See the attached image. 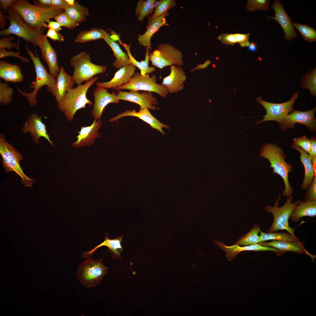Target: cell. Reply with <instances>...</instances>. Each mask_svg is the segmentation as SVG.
<instances>
[{"instance_id": "6da1fadb", "label": "cell", "mask_w": 316, "mask_h": 316, "mask_svg": "<svg viewBox=\"0 0 316 316\" xmlns=\"http://www.w3.org/2000/svg\"><path fill=\"white\" fill-rule=\"evenodd\" d=\"M10 7L20 15L24 22L34 29L44 30L47 25V20L63 12V10L52 7L42 8L33 5L27 0H15Z\"/></svg>"}, {"instance_id": "7a4b0ae2", "label": "cell", "mask_w": 316, "mask_h": 316, "mask_svg": "<svg viewBox=\"0 0 316 316\" xmlns=\"http://www.w3.org/2000/svg\"><path fill=\"white\" fill-rule=\"evenodd\" d=\"M25 49L35 66L36 80L29 86L30 88L33 89L30 92L22 91L18 87H16L20 93L27 98L30 106L33 107L37 105V94L42 87L46 86L47 91L52 94L53 93L56 87V78L48 72L45 66L41 62L36 51L35 55L27 44L26 45Z\"/></svg>"}, {"instance_id": "3957f363", "label": "cell", "mask_w": 316, "mask_h": 316, "mask_svg": "<svg viewBox=\"0 0 316 316\" xmlns=\"http://www.w3.org/2000/svg\"><path fill=\"white\" fill-rule=\"evenodd\" d=\"M260 156L269 160L270 167L273 169V173L283 179L285 186L283 196L288 197L291 196L294 190L290 184L288 175L292 170V165L285 161L286 157L282 149L275 144L265 143L262 147Z\"/></svg>"}, {"instance_id": "277c9868", "label": "cell", "mask_w": 316, "mask_h": 316, "mask_svg": "<svg viewBox=\"0 0 316 316\" xmlns=\"http://www.w3.org/2000/svg\"><path fill=\"white\" fill-rule=\"evenodd\" d=\"M99 78L95 76L84 84L78 85L68 91L62 99L57 103L59 109L63 112L68 121L73 119L76 111L79 109L85 108L86 105L92 104V102L88 99L87 93L89 88Z\"/></svg>"}, {"instance_id": "5b68a950", "label": "cell", "mask_w": 316, "mask_h": 316, "mask_svg": "<svg viewBox=\"0 0 316 316\" xmlns=\"http://www.w3.org/2000/svg\"><path fill=\"white\" fill-rule=\"evenodd\" d=\"M281 195L279 194L277 200L275 202L274 205L266 206L265 209L268 213L272 214L274 217V221L271 227L267 230V232L270 233L280 230H285L293 236L295 229L290 227L288 224V219L294 208L302 201V199L296 201L293 203L292 200L293 197L291 195L287 198L284 205L281 207L278 206L279 202Z\"/></svg>"}, {"instance_id": "8992f818", "label": "cell", "mask_w": 316, "mask_h": 316, "mask_svg": "<svg viewBox=\"0 0 316 316\" xmlns=\"http://www.w3.org/2000/svg\"><path fill=\"white\" fill-rule=\"evenodd\" d=\"M0 154L2 159L3 166L5 171L6 172L14 171L20 177L23 185L32 187L34 180L25 174L20 165V162L23 159V156L6 140L3 134L0 136Z\"/></svg>"}, {"instance_id": "52a82bcc", "label": "cell", "mask_w": 316, "mask_h": 316, "mask_svg": "<svg viewBox=\"0 0 316 316\" xmlns=\"http://www.w3.org/2000/svg\"><path fill=\"white\" fill-rule=\"evenodd\" d=\"M70 64L74 68L72 76L75 83L78 85L90 80L97 74H104L107 69L105 66L92 63L89 54L85 51L74 56L71 59Z\"/></svg>"}, {"instance_id": "ba28073f", "label": "cell", "mask_w": 316, "mask_h": 316, "mask_svg": "<svg viewBox=\"0 0 316 316\" xmlns=\"http://www.w3.org/2000/svg\"><path fill=\"white\" fill-rule=\"evenodd\" d=\"M7 13L6 19L10 21V25L7 29L0 31V35H15L27 42L31 43L35 47L37 46L36 40L43 33L44 30H36L29 27L19 13L10 7Z\"/></svg>"}, {"instance_id": "9c48e42d", "label": "cell", "mask_w": 316, "mask_h": 316, "mask_svg": "<svg viewBox=\"0 0 316 316\" xmlns=\"http://www.w3.org/2000/svg\"><path fill=\"white\" fill-rule=\"evenodd\" d=\"M107 272V268L103 264L102 259L88 258L80 265L76 277L82 285L89 287L99 284Z\"/></svg>"}, {"instance_id": "30bf717a", "label": "cell", "mask_w": 316, "mask_h": 316, "mask_svg": "<svg viewBox=\"0 0 316 316\" xmlns=\"http://www.w3.org/2000/svg\"><path fill=\"white\" fill-rule=\"evenodd\" d=\"M149 56L152 65L161 69L168 66L181 67L184 64L182 52L167 43L158 45L155 49L149 53Z\"/></svg>"}, {"instance_id": "8fae6325", "label": "cell", "mask_w": 316, "mask_h": 316, "mask_svg": "<svg viewBox=\"0 0 316 316\" xmlns=\"http://www.w3.org/2000/svg\"><path fill=\"white\" fill-rule=\"evenodd\" d=\"M298 96V92H294L289 101L281 103L268 102L263 100L260 97L256 99V102L261 104L266 109V113L262 119L255 124L267 121H274L281 126L284 119L288 113L295 110L293 105Z\"/></svg>"}, {"instance_id": "7c38bea8", "label": "cell", "mask_w": 316, "mask_h": 316, "mask_svg": "<svg viewBox=\"0 0 316 316\" xmlns=\"http://www.w3.org/2000/svg\"><path fill=\"white\" fill-rule=\"evenodd\" d=\"M123 89L138 91L144 90L157 93L163 99L166 98L168 91L164 85L156 83L149 74L143 75L140 73L136 72L129 82L117 87L118 91Z\"/></svg>"}, {"instance_id": "4fadbf2b", "label": "cell", "mask_w": 316, "mask_h": 316, "mask_svg": "<svg viewBox=\"0 0 316 316\" xmlns=\"http://www.w3.org/2000/svg\"><path fill=\"white\" fill-rule=\"evenodd\" d=\"M316 110V107L305 111L294 110L284 118L280 126L281 129L284 130L293 128L295 124L299 123L306 125L310 131L315 132L316 121L314 114Z\"/></svg>"}, {"instance_id": "5bb4252c", "label": "cell", "mask_w": 316, "mask_h": 316, "mask_svg": "<svg viewBox=\"0 0 316 316\" xmlns=\"http://www.w3.org/2000/svg\"><path fill=\"white\" fill-rule=\"evenodd\" d=\"M36 42L40 49L42 59L46 62L48 65L49 73L56 78L59 73L60 68L58 63V56L56 51L43 33L37 39Z\"/></svg>"}, {"instance_id": "9a60e30c", "label": "cell", "mask_w": 316, "mask_h": 316, "mask_svg": "<svg viewBox=\"0 0 316 316\" xmlns=\"http://www.w3.org/2000/svg\"><path fill=\"white\" fill-rule=\"evenodd\" d=\"M117 99L128 101L136 103L142 108H147L154 110L157 104V99L153 95L152 92L145 91L140 93L137 91L130 90L129 92L118 91Z\"/></svg>"}, {"instance_id": "2e32d148", "label": "cell", "mask_w": 316, "mask_h": 316, "mask_svg": "<svg viewBox=\"0 0 316 316\" xmlns=\"http://www.w3.org/2000/svg\"><path fill=\"white\" fill-rule=\"evenodd\" d=\"M94 103L91 111L92 117L96 120H100L103 111L108 104L117 103V95L114 91L109 92L107 89L97 86L93 92Z\"/></svg>"}, {"instance_id": "e0dca14e", "label": "cell", "mask_w": 316, "mask_h": 316, "mask_svg": "<svg viewBox=\"0 0 316 316\" xmlns=\"http://www.w3.org/2000/svg\"><path fill=\"white\" fill-rule=\"evenodd\" d=\"M128 116L138 118L148 124L153 129L158 130L163 135L166 134L165 132L162 130L163 128L168 129L170 128L169 126L162 123L154 117L150 112L149 109L147 108L140 107L138 111H136L135 110H130L128 109L111 118L109 121L111 122H114L121 118Z\"/></svg>"}, {"instance_id": "ac0fdd59", "label": "cell", "mask_w": 316, "mask_h": 316, "mask_svg": "<svg viewBox=\"0 0 316 316\" xmlns=\"http://www.w3.org/2000/svg\"><path fill=\"white\" fill-rule=\"evenodd\" d=\"M270 7L275 13V17H269L279 23L282 28L284 33V39L287 41L291 40L297 37L296 32L291 21V18L285 12L283 5L278 0H274Z\"/></svg>"}, {"instance_id": "d6986e66", "label": "cell", "mask_w": 316, "mask_h": 316, "mask_svg": "<svg viewBox=\"0 0 316 316\" xmlns=\"http://www.w3.org/2000/svg\"><path fill=\"white\" fill-rule=\"evenodd\" d=\"M102 121L101 120H94L90 126L81 127L78 132V135L76 137L77 140L71 144L73 147H81L90 146L95 142L96 139L101 136L98 130L102 127Z\"/></svg>"}, {"instance_id": "ffe728a7", "label": "cell", "mask_w": 316, "mask_h": 316, "mask_svg": "<svg viewBox=\"0 0 316 316\" xmlns=\"http://www.w3.org/2000/svg\"><path fill=\"white\" fill-rule=\"evenodd\" d=\"M42 116H39L37 114H31L25 122L21 131L24 133L30 132L35 144L39 143L40 138L42 137L46 138L51 145H54L53 143L47 134L46 126L42 121Z\"/></svg>"}, {"instance_id": "44dd1931", "label": "cell", "mask_w": 316, "mask_h": 316, "mask_svg": "<svg viewBox=\"0 0 316 316\" xmlns=\"http://www.w3.org/2000/svg\"><path fill=\"white\" fill-rule=\"evenodd\" d=\"M215 242L220 249L225 252V256L229 261L232 260L240 252L244 251H271L275 252L278 255L285 253L284 252L274 247L263 245L258 243L244 246H240L234 244L228 246L219 241H215Z\"/></svg>"}, {"instance_id": "7402d4cb", "label": "cell", "mask_w": 316, "mask_h": 316, "mask_svg": "<svg viewBox=\"0 0 316 316\" xmlns=\"http://www.w3.org/2000/svg\"><path fill=\"white\" fill-rule=\"evenodd\" d=\"M170 68L169 75L163 78L162 84L165 86L168 93H177L184 88L187 76L180 66L173 65Z\"/></svg>"}, {"instance_id": "603a6c76", "label": "cell", "mask_w": 316, "mask_h": 316, "mask_svg": "<svg viewBox=\"0 0 316 316\" xmlns=\"http://www.w3.org/2000/svg\"><path fill=\"white\" fill-rule=\"evenodd\" d=\"M168 12L158 16L152 14L148 16V24L146 27V30L142 35H138V40L139 44L144 47H146L149 49H152L150 40L153 35L162 26L166 25V17L169 16Z\"/></svg>"}, {"instance_id": "cb8c5ba5", "label": "cell", "mask_w": 316, "mask_h": 316, "mask_svg": "<svg viewBox=\"0 0 316 316\" xmlns=\"http://www.w3.org/2000/svg\"><path fill=\"white\" fill-rule=\"evenodd\" d=\"M136 69V67L132 64L123 66L119 69L110 80L97 82L96 85L97 86L105 88L116 89L129 81L135 73Z\"/></svg>"}, {"instance_id": "d4e9b609", "label": "cell", "mask_w": 316, "mask_h": 316, "mask_svg": "<svg viewBox=\"0 0 316 316\" xmlns=\"http://www.w3.org/2000/svg\"><path fill=\"white\" fill-rule=\"evenodd\" d=\"M56 79V87L52 94L59 103L62 99L67 92L73 88L75 82L73 76L68 75L62 66L60 67Z\"/></svg>"}, {"instance_id": "484cf974", "label": "cell", "mask_w": 316, "mask_h": 316, "mask_svg": "<svg viewBox=\"0 0 316 316\" xmlns=\"http://www.w3.org/2000/svg\"><path fill=\"white\" fill-rule=\"evenodd\" d=\"M258 243L263 245L273 247L285 252L291 251L298 253H305L310 256L313 261L315 257L306 250L303 242L298 240L294 241H273L271 242H261Z\"/></svg>"}, {"instance_id": "4316f807", "label": "cell", "mask_w": 316, "mask_h": 316, "mask_svg": "<svg viewBox=\"0 0 316 316\" xmlns=\"http://www.w3.org/2000/svg\"><path fill=\"white\" fill-rule=\"evenodd\" d=\"M0 77L6 82L20 83L24 79L20 67L4 60L0 61Z\"/></svg>"}, {"instance_id": "83f0119b", "label": "cell", "mask_w": 316, "mask_h": 316, "mask_svg": "<svg viewBox=\"0 0 316 316\" xmlns=\"http://www.w3.org/2000/svg\"><path fill=\"white\" fill-rule=\"evenodd\" d=\"M123 237V235H122L116 238L112 239L106 236L103 242L96 246L91 250L84 253L83 254V257L89 258L97 249L104 246L108 248V251L112 255L114 258L120 260L122 257L121 253L123 250L121 244Z\"/></svg>"}, {"instance_id": "f1b7e54d", "label": "cell", "mask_w": 316, "mask_h": 316, "mask_svg": "<svg viewBox=\"0 0 316 316\" xmlns=\"http://www.w3.org/2000/svg\"><path fill=\"white\" fill-rule=\"evenodd\" d=\"M293 148L300 153V160L305 168L304 178L301 186L303 190L306 189L312 182L315 175L312 162V159L308 153L294 143L292 145Z\"/></svg>"}, {"instance_id": "f546056e", "label": "cell", "mask_w": 316, "mask_h": 316, "mask_svg": "<svg viewBox=\"0 0 316 316\" xmlns=\"http://www.w3.org/2000/svg\"><path fill=\"white\" fill-rule=\"evenodd\" d=\"M316 215V200L300 202L293 210L290 218L296 222L304 217Z\"/></svg>"}, {"instance_id": "4dcf8cb0", "label": "cell", "mask_w": 316, "mask_h": 316, "mask_svg": "<svg viewBox=\"0 0 316 316\" xmlns=\"http://www.w3.org/2000/svg\"><path fill=\"white\" fill-rule=\"evenodd\" d=\"M104 40L111 48L116 58V60L113 63L114 68L119 69L131 64L128 55L122 51L118 44L111 38L109 33H107Z\"/></svg>"}, {"instance_id": "1f68e13d", "label": "cell", "mask_w": 316, "mask_h": 316, "mask_svg": "<svg viewBox=\"0 0 316 316\" xmlns=\"http://www.w3.org/2000/svg\"><path fill=\"white\" fill-rule=\"evenodd\" d=\"M118 42L120 44L123 46L126 50L131 63L135 67H137L140 69V73L142 75H145L146 74L153 73L156 71V70L154 67H150L149 66V62L150 59L148 49L146 48L144 60L139 62L134 58L131 53L130 44L128 45L123 43L121 40L119 41Z\"/></svg>"}, {"instance_id": "d6a6232c", "label": "cell", "mask_w": 316, "mask_h": 316, "mask_svg": "<svg viewBox=\"0 0 316 316\" xmlns=\"http://www.w3.org/2000/svg\"><path fill=\"white\" fill-rule=\"evenodd\" d=\"M64 10L70 18L78 23L86 20V17L89 15L87 8L76 2L74 5H69Z\"/></svg>"}, {"instance_id": "836d02e7", "label": "cell", "mask_w": 316, "mask_h": 316, "mask_svg": "<svg viewBox=\"0 0 316 316\" xmlns=\"http://www.w3.org/2000/svg\"><path fill=\"white\" fill-rule=\"evenodd\" d=\"M107 33L103 29L94 28L90 30L80 32L75 41L77 43H83L99 39L104 40Z\"/></svg>"}, {"instance_id": "e575fe53", "label": "cell", "mask_w": 316, "mask_h": 316, "mask_svg": "<svg viewBox=\"0 0 316 316\" xmlns=\"http://www.w3.org/2000/svg\"><path fill=\"white\" fill-rule=\"evenodd\" d=\"M260 231L259 225L255 224L250 231L241 237L234 244L246 246L261 242L260 237L258 235Z\"/></svg>"}, {"instance_id": "d590c367", "label": "cell", "mask_w": 316, "mask_h": 316, "mask_svg": "<svg viewBox=\"0 0 316 316\" xmlns=\"http://www.w3.org/2000/svg\"><path fill=\"white\" fill-rule=\"evenodd\" d=\"M156 0H140L138 1L135 9V14L139 21H142L146 16L151 14L154 10Z\"/></svg>"}, {"instance_id": "8d00e7d4", "label": "cell", "mask_w": 316, "mask_h": 316, "mask_svg": "<svg viewBox=\"0 0 316 316\" xmlns=\"http://www.w3.org/2000/svg\"><path fill=\"white\" fill-rule=\"evenodd\" d=\"M260 232L261 242L269 240L294 241H298L299 239L298 237L293 236L286 232H274L265 233L261 231Z\"/></svg>"}, {"instance_id": "74e56055", "label": "cell", "mask_w": 316, "mask_h": 316, "mask_svg": "<svg viewBox=\"0 0 316 316\" xmlns=\"http://www.w3.org/2000/svg\"><path fill=\"white\" fill-rule=\"evenodd\" d=\"M316 69L304 75L301 81V85L303 89L309 90L312 96L316 95Z\"/></svg>"}, {"instance_id": "f35d334b", "label": "cell", "mask_w": 316, "mask_h": 316, "mask_svg": "<svg viewBox=\"0 0 316 316\" xmlns=\"http://www.w3.org/2000/svg\"><path fill=\"white\" fill-rule=\"evenodd\" d=\"M14 90L6 82L0 83V103L1 105L11 103Z\"/></svg>"}, {"instance_id": "ab89813d", "label": "cell", "mask_w": 316, "mask_h": 316, "mask_svg": "<svg viewBox=\"0 0 316 316\" xmlns=\"http://www.w3.org/2000/svg\"><path fill=\"white\" fill-rule=\"evenodd\" d=\"M294 27L300 31L303 38L311 42L316 40V31L311 27L299 23H293Z\"/></svg>"}, {"instance_id": "60d3db41", "label": "cell", "mask_w": 316, "mask_h": 316, "mask_svg": "<svg viewBox=\"0 0 316 316\" xmlns=\"http://www.w3.org/2000/svg\"><path fill=\"white\" fill-rule=\"evenodd\" d=\"M176 5L174 0H161L155 6L153 15L156 16H160L167 12L170 9Z\"/></svg>"}, {"instance_id": "b9f144b4", "label": "cell", "mask_w": 316, "mask_h": 316, "mask_svg": "<svg viewBox=\"0 0 316 316\" xmlns=\"http://www.w3.org/2000/svg\"><path fill=\"white\" fill-rule=\"evenodd\" d=\"M270 1L268 0H249L248 1L246 9L253 11L259 10H268Z\"/></svg>"}, {"instance_id": "7bdbcfd3", "label": "cell", "mask_w": 316, "mask_h": 316, "mask_svg": "<svg viewBox=\"0 0 316 316\" xmlns=\"http://www.w3.org/2000/svg\"><path fill=\"white\" fill-rule=\"evenodd\" d=\"M53 19L61 25L68 29H74L79 25L78 23L73 20L64 11L55 16Z\"/></svg>"}, {"instance_id": "ee69618b", "label": "cell", "mask_w": 316, "mask_h": 316, "mask_svg": "<svg viewBox=\"0 0 316 316\" xmlns=\"http://www.w3.org/2000/svg\"><path fill=\"white\" fill-rule=\"evenodd\" d=\"M293 143L308 153L310 152L311 147L310 141V139L305 136L294 138Z\"/></svg>"}, {"instance_id": "f6af8a7d", "label": "cell", "mask_w": 316, "mask_h": 316, "mask_svg": "<svg viewBox=\"0 0 316 316\" xmlns=\"http://www.w3.org/2000/svg\"><path fill=\"white\" fill-rule=\"evenodd\" d=\"M305 195L304 201L316 200V176L308 187Z\"/></svg>"}, {"instance_id": "bcb514c9", "label": "cell", "mask_w": 316, "mask_h": 316, "mask_svg": "<svg viewBox=\"0 0 316 316\" xmlns=\"http://www.w3.org/2000/svg\"><path fill=\"white\" fill-rule=\"evenodd\" d=\"M14 39L15 37L13 36L7 37L4 36L0 40V48H6L10 49L11 48H17L18 49L19 43H14L11 42V41L13 40Z\"/></svg>"}, {"instance_id": "7dc6e473", "label": "cell", "mask_w": 316, "mask_h": 316, "mask_svg": "<svg viewBox=\"0 0 316 316\" xmlns=\"http://www.w3.org/2000/svg\"><path fill=\"white\" fill-rule=\"evenodd\" d=\"M10 56H13L19 58L26 63H28L30 61L28 59L20 55V52L19 51L14 52L12 51H7L4 48H0V58Z\"/></svg>"}, {"instance_id": "c3c4849f", "label": "cell", "mask_w": 316, "mask_h": 316, "mask_svg": "<svg viewBox=\"0 0 316 316\" xmlns=\"http://www.w3.org/2000/svg\"><path fill=\"white\" fill-rule=\"evenodd\" d=\"M217 39L226 45H233L237 43L234 34L221 33Z\"/></svg>"}, {"instance_id": "681fc988", "label": "cell", "mask_w": 316, "mask_h": 316, "mask_svg": "<svg viewBox=\"0 0 316 316\" xmlns=\"http://www.w3.org/2000/svg\"><path fill=\"white\" fill-rule=\"evenodd\" d=\"M237 43L239 44L242 47H248L250 43L249 42L250 33L245 34L239 33L234 34Z\"/></svg>"}, {"instance_id": "f907efd6", "label": "cell", "mask_w": 316, "mask_h": 316, "mask_svg": "<svg viewBox=\"0 0 316 316\" xmlns=\"http://www.w3.org/2000/svg\"><path fill=\"white\" fill-rule=\"evenodd\" d=\"M47 37H49L53 41H57L59 42H62L64 40V37L59 32L53 29L49 28L46 34L45 35Z\"/></svg>"}, {"instance_id": "816d5d0a", "label": "cell", "mask_w": 316, "mask_h": 316, "mask_svg": "<svg viewBox=\"0 0 316 316\" xmlns=\"http://www.w3.org/2000/svg\"><path fill=\"white\" fill-rule=\"evenodd\" d=\"M52 0H34V5L42 8H48L51 7Z\"/></svg>"}, {"instance_id": "f5cc1de1", "label": "cell", "mask_w": 316, "mask_h": 316, "mask_svg": "<svg viewBox=\"0 0 316 316\" xmlns=\"http://www.w3.org/2000/svg\"><path fill=\"white\" fill-rule=\"evenodd\" d=\"M69 6L65 0H52L51 6L56 9L64 10Z\"/></svg>"}, {"instance_id": "db71d44e", "label": "cell", "mask_w": 316, "mask_h": 316, "mask_svg": "<svg viewBox=\"0 0 316 316\" xmlns=\"http://www.w3.org/2000/svg\"><path fill=\"white\" fill-rule=\"evenodd\" d=\"M46 22L48 23L47 28L52 29L58 32L62 30L61 25L56 21H51L50 19H49L47 20Z\"/></svg>"}, {"instance_id": "11a10c76", "label": "cell", "mask_w": 316, "mask_h": 316, "mask_svg": "<svg viewBox=\"0 0 316 316\" xmlns=\"http://www.w3.org/2000/svg\"><path fill=\"white\" fill-rule=\"evenodd\" d=\"M15 0H0V8L4 9V13L5 14Z\"/></svg>"}, {"instance_id": "9f6ffc18", "label": "cell", "mask_w": 316, "mask_h": 316, "mask_svg": "<svg viewBox=\"0 0 316 316\" xmlns=\"http://www.w3.org/2000/svg\"><path fill=\"white\" fill-rule=\"evenodd\" d=\"M311 144V150L309 154L312 159L316 157V138L312 137L310 139Z\"/></svg>"}, {"instance_id": "6f0895ef", "label": "cell", "mask_w": 316, "mask_h": 316, "mask_svg": "<svg viewBox=\"0 0 316 316\" xmlns=\"http://www.w3.org/2000/svg\"><path fill=\"white\" fill-rule=\"evenodd\" d=\"M4 14L2 9H1L0 11V28L1 29L4 28L6 25V16Z\"/></svg>"}, {"instance_id": "680465c9", "label": "cell", "mask_w": 316, "mask_h": 316, "mask_svg": "<svg viewBox=\"0 0 316 316\" xmlns=\"http://www.w3.org/2000/svg\"><path fill=\"white\" fill-rule=\"evenodd\" d=\"M248 47V49L251 51L254 52L257 50V45L254 42H251L250 43Z\"/></svg>"}, {"instance_id": "91938a15", "label": "cell", "mask_w": 316, "mask_h": 316, "mask_svg": "<svg viewBox=\"0 0 316 316\" xmlns=\"http://www.w3.org/2000/svg\"><path fill=\"white\" fill-rule=\"evenodd\" d=\"M312 160L315 175L316 176V157L312 158Z\"/></svg>"}, {"instance_id": "94428289", "label": "cell", "mask_w": 316, "mask_h": 316, "mask_svg": "<svg viewBox=\"0 0 316 316\" xmlns=\"http://www.w3.org/2000/svg\"><path fill=\"white\" fill-rule=\"evenodd\" d=\"M65 1L69 6L74 5L75 2V0H65Z\"/></svg>"}]
</instances>
